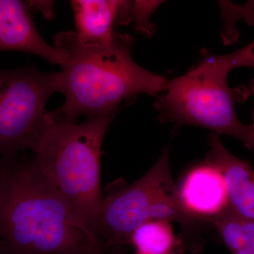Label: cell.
Wrapping results in <instances>:
<instances>
[{
  "label": "cell",
  "mask_w": 254,
  "mask_h": 254,
  "mask_svg": "<svg viewBox=\"0 0 254 254\" xmlns=\"http://www.w3.org/2000/svg\"><path fill=\"white\" fill-rule=\"evenodd\" d=\"M229 72L215 56H208L186 74L168 81L155 102V109L165 120L203 127L218 136L235 137L245 145L249 127L237 118L236 105L250 92L245 87L232 88Z\"/></svg>",
  "instance_id": "4"
},
{
  "label": "cell",
  "mask_w": 254,
  "mask_h": 254,
  "mask_svg": "<svg viewBox=\"0 0 254 254\" xmlns=\"http://www.w3.org/2000/svg\"><path fill=\"white\" fill-rule=\"evenodd\" d=\"M76 40L80 44H108L116 32L126 1L120 0H71Z\"/></svg>",
  "instance_id": "10"
},
{
  "label": "cell",
  "mask_w": 254,
  "mask_h": 254,
  "mask_svg": "<svg viewBox=\"0 0 254 254\" xmlns=\"http://www.w3.org/2000/svg\"><path fill=\"white\" fill-rule=\"evenodd\" d=\"M211 225L230 254H254V222L241 218L228 209Z\"/></svg>",
  "instance_id": "12"
},
{
  "label": "cell",
  "mask_w": 254,
  "mask_h": 254,
  "mask_svg": "<svg viewBox=\"0 0 254 254\" xmlns=\"http://www.w3.org/2000/svg\"><path fill=\"white\" fill-rule=\"evenodd\" d=\"M118 113L86 117L77 123L56 110L49 112L33 149L36 168L97 236V215L104 198L100 187L102 143Z\"/></svg>",
  "instance_id": "3"
},
{
  "label": "cell",
  "mask_w": 254,
  "mask_h": 254,
  "mask_svg": "<svg viewBox=\"0 0 254 254\" xmlns=\"http://www.w3.org/2000/svg\"><path fill=\"white\" fill-rule=\"evenodd\" d=\"M178 190L185 211L196 222L211 224L229 209L225 180L208 161L192 168Z\"/></svg>",
  "instance_id": "8"
},
{
  "label": "cell",
  "mask_w": 254,
  "mask_h": 254,
  "mask_svg": "<svg viewBox=\"0 0 254 254\" xmlns=\"http://www.w3.org/2000/svg\"><path fill=\"white\" fill-rule=\"evenodd\" d=\"M27 2L30 9L41 11L48 18H51L54 15L53 1H28Z\"/></svg>",
  "instance_id": "15"
},
{
  "label": "cell",
  "mask_w": 254,
  "mask_h": 254,
  "mask_svg": "<svg viewBox=\"0 0 254 254\" xmlns=\"http://www.w3.org/2000/svg\"><path fill=\"white\" fill-rule=\"evenodd\" d=\"M207 161L221 173L226 185L229 210L241 218L254 222V170L247 160L232 155L218 135L209 137Z\"/></svg>",
  "instance_id": "9"
},
{
  "label": "cell",
  "mask_w": 254,
  "mask_h": 254,
  "mask_svg": "<svg viewBox=\"0 0 254 254\" xmlns=\"http://www.w3.org/2000/svg\"><path fill=\"white\" fill-rule=\"evenodd\" d=\"M123 254L122 253H113V254ZM134 254H141V253H138V252H135Z\"/></svg>",
  "instance_id": "17"
},
{
  "label": "cell",
  "mask_w": 254,
  "mask_h": 254,
  "mask_svg": "<svg viewBox=\"0 0 254 254\" xmlns=\"http://www.w3.org/2000/svg\"><path fill=\"white\" fill-rule=\"evenodd\" d=\"M215 58L229 71L240 67L254 68V41L233 53Z\"/></svg>",
  "instance_id": "14"
},
{
  "label": "cell",
  "mask_w": 254,
  "mask_h": 254,
  "mask_svg": "<svg viewBox=\"0 0 254 254\" xmlns=\"http://www.w3.org/2000/svg\"><path fill=\"white\" fill-rule=\"evenodd\" d=\"M56 92L57 73L0 69V155L35 148L46 128L47 101Z\"/></svg>",
  "instance_id": "6"
},
{
  "label": "cell",
  "mask_w": 254,
  "mask_h": 254,
  "mask_svg": "<svg viewBox=\"0 0 254 254\" xmlns=\"http://www.w3.org/2000/svg\"><path fill=\"white\" fill-rule=\"evenodd\" d=\"M171 222L167 220H153L142 224L132 233L129 245L138 253L185 254L186 247L175 235Z\"/></svg>",
  "instance_id": "11"
},
{
  "label": "cell",
  "mask_w": 254,
  "mask_h": 254,
  "mask_svg": "<svg viewBox=\"0 0 254 254\" xmlns=\"http://www.w3.org/2000/svg\"><path fill=\"white\" fill-rule=\"evenodd\" d=\"M249 92L250 95H252L254 98V78L251 81L250 86H249ZM249 136L248 140H247V143L245 146L248 148L249 150L254 149V119L253 123L252 125H249Z\"/></svg>",
  "instance_id": "16"
},
{
  "label": "cell",
  "mask_w": 254,
  "mask_h": 254,
  "mask_svg": "<svg viewBox=\"0 0 254 254\" xmlns=\"http://www.w3.org/2000/svg\"><path fill=\"white\" fill-rule=\"evenodd\" d=\"M131 36L117 33L108 44L82 45L73 32L55 37L54 46L66 58L57 73L58 92L65 102L56 111L76 122L82 115L93 116L119 110L124 100L138 94H160L165 77L150 72L133 60Z\"/></svg>",
  "instance_id": "2"
},
{
  "label": "cell",
  "mask_w": 254,
  "mask_h": 254,
  "mask_svg": "<svg viewBox=\"0 0 254 254\" xmlns=\"http://www.w3.org/2000/svg\"><path fill=\"white\" fill-rule=\"evenodd\" d=\"M170 148L141 178L103 198L97 215V235L108 254L129 245L132 233L153 220L176 221L186 228L197 223L185 211L170 168Z\"/></svg>",
  "instance_id": "5"
},
{
  "label": "cell",
  "mask_w": 254,
  "mask_h": 254,
  "mask_svg": "<svg viewBox=\"0 0 254 254\" xmlns=\"http://www.w3.org/2000/svg\"><path fill=\"white\" fill-rule=\"evenodd\" d=\"M0 254H108L31 161L0 163Z\"/></svg>",
  "instance_id": "1"
},
{
  "label": "cell",
  "mask_w": 254,
  "mask_h": 254,
  "mask_svg": "<svg viewBox=\"0 0 254 254\" xmlns=\"http://www.w3.org/2000/svg\"><path fill=\"white\" fill-rule=\"evenodd\" d=\"M27 1L0 0V51L14 50L39 55L61 66L64 50L50 46L38 33Z\"/></svg>",
  "instance_id": "7"
},
{
  "label": "cell",
  "mask_w": 254,
  "mask_h": 254,
  "mask_svg": "<svg viewBox=\"0 0 254 254\" xmlns=\"http://www.w3.org/2000/svg\"><path fill=\"white\" fill-rule=\"evenodd\" d=\"M162 1H132L131 21L134 23V29L145 36L153 34V26L150 22V16L163 3Z\"/></svg>",
  "instance_id": "13"
}]
</instances>
